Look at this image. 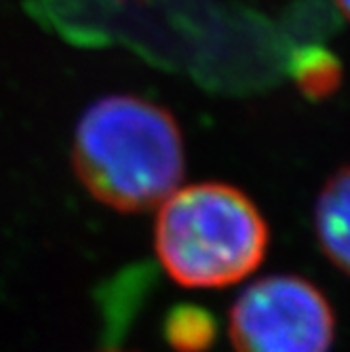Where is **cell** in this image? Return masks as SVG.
Masks as SVG:
<instances>
[{
    "mask_svg": "<svg viewBox=\"0 0 350 352\" xmlns=\"http://www.w3.org/2000/svg\"><path fill=\"white\" fill-rule=\"evenodd\" d=\"M72 163L93 199L138 213L163 205L184 177L175 118L133 95L98 100L78 120Z\"/></svg>",
    "mask_w": 350,
    "mask_h": 352,
    "instance_id": "6da1fadb",
    "label": "cell"
},
{
    "mask_svg": "<svg viewBox=\"0 0 350 352\" xmlns=\"http://www.w3.org/2000/svg\"><path fill=\"white\" fill-rule=\"evenodd\" d=\"M270 228L243 190L193 184L161 205L154 249L165 272L188 289H221L256 272L266 258Z\"/></svg>",
    "mask_w": 350,
    "mask_h": 352,
    "instance_id": "7a4b0ae2",
    "label": "cell"
},
{
    "mask_svg": "<svg viewBox=\"0 0 350 352\" xmlns=\"http://www.w3.org/2000/svg\"><path fill=\"white\" fill-rule=\"evenodd\" d=\"M228 336L232 352H331L336 312L312 280L270 274L241 292Z\"/></svg>",
    "mask_w": 350,
    "mask_h": 352,
    "instance_id": "3957f363",
    "label": "cell"
},
{
    "mask_svg": "<svg viewBox=\"0 0 350 352\" xmlns=\"http://www.w3.org/2000/svg\"><path fill=\"white\" fill-rule=\"evenodd\" d=\"M314 234L325 258L350 276V165L338 169L316 197Z\"/></svg>",
    "mask_w": 350,
    "mask_h": 352,
    "instance_id": "277c9868",
    "label": "cell"
},
{
    "mask_svg": "<svg viewBox=\"0 0 350 352\" xmlns=\"http://www.w3.org/2000/svg\"><path fill=\"white\" fill-rule=\"evenodd\" d=\"M165 340L177 352H207L217 336L215 318L199 306H177L165 318Z\"/></svg>",
    "mask_w": 350,
    "mask_h": 352,
    "instance_id": "5b68a950",
    "label": "cell"
},
{
    "mask_svg": "<svg viewBox=\"0 0 350 352\" xmlns=\"http://www.w3.org/2000/svg\"><path fill=\"white\" fill-rule=\"evenodd\" d=\"M292 74L304 95L312 100H323L331 95L342 82L340 61L321 47H304L294 55Z\"/></svg>",
    "mask_w": 350,
    "mask_h": 352,
    "instance_id": "8992f818",
    "label": "cell"
},
{
    "mask_svg": "<svg viewBox=\"0 0 350 352\" xmlns=\"http://www.w3.org/2000/svg\"><path fill=\"white\" fill-rule=\"evenodd\" d=\"M338 5H340L342 13L350 19V0H338Z\"/></svg>",
    "mask_w": 350,
    "mask_h": 352,
    "instance_id": "52a82bcc",
    "label": "cell"
}]
</instances>
